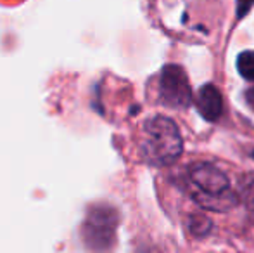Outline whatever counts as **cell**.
Instances as JSON below:
<instances>
[{
	"label": "cell",
	"mask_w": 254,
	"mask_h": 253,
	"mask_svg": "<svg viewBox=\"0 0 254 253\" xmlns=\"http://www.w3.org/2000/svg\"><path fill=\"white\" fill-rule=\"evenodd\" d=\"M189 194L199 206L211 212H228L235 208L239 198L228 177L211 163H197L189 170Z\"/></svg>",
	"instance_id": "obj_1"
},
{
	"label": "cell",
	"mask_w": 254,
	"mask_h": 253,
	"mask_svg": "<svg viewBox=\"0 0 254 253\" xmlns=\"http://www.w3.org/2000/svg\"><path fill=\"white\" fill-rule=\"evenodd\" d=\"M142 156L156 167L173 165L184 151L180 130L166 116H152L142 127Z\"/></svg>",
	"instance_id": "obj_2"
},
{
	"label": "cell",
	"mask_w": 254,
	"mask_h": 253,
	"mask_svg": "<svg viewBox=\"0 0 254 253\" xmlns=\"http://www.w3.org/2000/svg\"><path fill=\"white\" fill-rule=\"evenodd\" d=\"M118 213L107 205H95L83 222L81 236L85 245L95 253H107L114 245Z\"/></svg>",
	"instance_id": "obj_3"
},
{
	"label": "cell",
	"mask_w": 254,
	"mask_h": 253,
	"mask_svg": "<svg viewBox=\"0 0 254 253\" xmlns=\"http://www.w3.org/2000/svg\"><path fill=\"white\" fill-rule=\"evenodd\" d=\"M159 97L168 108L185 109L192 101L190 84L184 68L178 64H168L161 71Z\"/></svg>",
	"instance_id": "obj_4"
},
{
	"label": "cell",
	"mask_w": 254,
	"mask_h": 253,
	"mask_svg": "<svg viewBox=\"0 0 254 253\" xmlns=\"http://www.w3.org/2000/svg\"><path fill=\"white\" fill-rule=\"evenodd\" d=\"M195 106L197 111L202 115L204 120L207 122H216L223 113V97L218 87L214 85H204L199 90L197 97H195Z\"/></svg>",
	"instance_id": "obj_5"
},
{
	"label": "cell",
	"mask_w": 254,
	"mask_h": 253,
	"mask_svg": "<svg viewBox=\"0 0 254 253\" xmlns=\"http://www.w3.org/2000/svg\"><path fill=\"white\" fill-rule=\"evenodd\" d=\"M237 70L242 78L254 82V51H244L237 58Z\"/></svg>",
	"instance_id": "obj_6"
},
{
	"label": "cell",
	"mask_w": 254,
	"mask_h": 253,
	"mask_svg": "<svg viewBox=\"0 0 254 253\" xmlns=\"http://www.w3.org/2000/svg\"><path fill=\"white\" fill-rule=\"evenodd\" d=\"M242 199H244L246 210H248L249 215L254 219V179L244 186V189H242Z\"/></svg>",
	"instance_id": "obj_7"
},
{
	"label": "cell",
	"mask_w": 254,
	"mask_h": 253,
	"mask_svg": "<svg viewBox=\"0 0 254 253\" xmlns=\"http://www.w3.org/2000/svg\"><path fill=\"white\" fill-rule=\"evenodd\" d=\"M246 101H248V106L254 111V87L248 88L246 90Z\"/></svg>",
	"instance_id": "obj_8"
},
{
	"label": "cell",
	"mask_w": 254,
	"mask_h": 253,
	"mask_svg": "<svg viewBox=\"0 0 254 253\" xmlns=\"http://www.w3.org/2000/svg\"><path fill=\"white\" fill-rule=\"evenodd\" d=\"M253 158H254V151H253Z\"/></svg>",
	"instance_id": "obj_9"
}]
</instances>
